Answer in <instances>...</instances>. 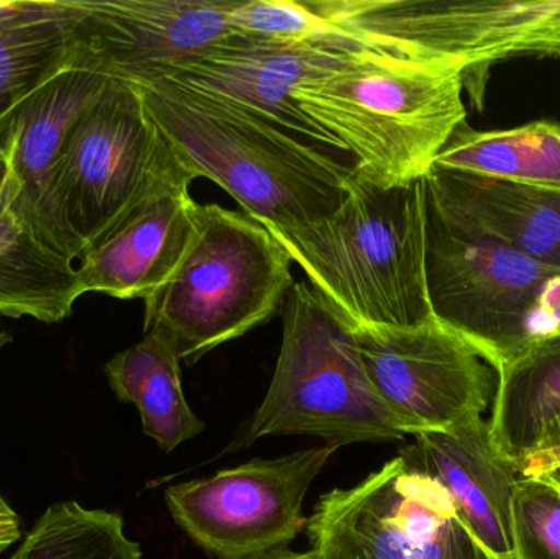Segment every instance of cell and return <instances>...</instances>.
Instances as JSON below:
<instances>
[{
    "mask_svg": "<svg viewBox=\"0 0 560 559\" xmlns=\"http://www.w3.org/2000/svg\"><path fill=\"white\" fill-rule=\"evenodd\" d=\"M131 88L186 170L222 187L272 236L312 225L345 200L352 166L323 148L180 82Z\"/></svg>",
    "mask_w": 560,
    "mask_h": 559,
    "instance_id": "cell-1",
    "label": "cell"
},
{
    "mask_svg": "<svg viewBox=\"0 0 560 559\" xmlns=\"http://www.w3.org/2000/svg\"><path fill=\"white\" fill-rule=\"evenodd\" d=\"M310 288L352 327L434 321L427 289V184L355 176L325 219L276 236Z\"/></svg>",
    "mask_w": 560,
    "mask_h": 559,
    "instance_id": "cell-2",
    "label": "cell"
},
{
    "mask_svg": "<svg viewBox=\"0 0 560 559\" xmlns=\"http://www.w3.org/2000/svg\"><path fill=\"white\" fill-rule=\"evenodd\" d=\"M464 75L441 65L355 55L296 85V105L339 150L352 173L377 186L423 179L467 120Z\"/></svg>",
    "mask_w": 560,
    "mask_h": 559,
    "instance_id": "cell-3",
    "label": "cell"
},
{
    "mask_svg": "<svg viewBox=\"0 0 560 559\" xmlns=\"http://www.w3.org/2000/svg\"><path fill=\"white\" fill-rule=\"evenodd\" d=\"M194 216L189 248L144 299V334L189 364L271 321L295 284L289 253L261 223L219 203H196Z\"/></svg>",
    "mask_w": 560,
    "mask_h": 559,
    "instance_id": "cell-4",
    "label": "cell"
},
{
    "mask_svg": "<svg viewBox=\"0 0 560 559\" xmlns=\"http://www.w3.org/2000/svg\"><path fill=\"white\" fill-rule=\"evenodd\" d=\"M282 317L275 376L249 423L246 445L271 435L318 436L336 449L404 440L369 380L354 327L308 282L293 284Z\"/></svg>",
    "mask_w": 560,
    "mask_h": 559,
    "instance_id": "cell-5",
    "label": "cell"
},
{
    "mask_svg": "<svg viewBox=\"0 0 560 559\" xmlns=\"http://www.w3.org/2000/svg\"><path fill=\"white\" fill-rule=\"evenodd\" d=\"M560 271L454 219L427 196V289L434 321L493 370L552 334Z\"/></svg>",
    "mask_w": 560,
    "mask_h": 559,
    "instance_id": "cell-6",
    "label": "cell"
},
{
    "mask_svg": "<svg viewBox=\"0 0 560 559\" xmlns=\"http://www.w3.org/2000/svg\"><path fill=\"white\" fill-rule=\"evenodd\" d=\"M194 180L140 92L115 79L69 128L55 166L59 207L84 252L151 194Z\"/></svg>",
    "mask_w": 560,
    "mask_h": 559,
    "instance_id": "cell-7",
    "label": "cell"
},
{
    "mask_svg": "<svg viewBox=\"0 0 560 559\" xmlns=\"http://www.w3.org/2000/svg\"><path fill=\"white\" fill-rule=\"evenodd\" d=\"M305 531L322 559H497L446 489L400 455L323 496Z\"/></svg>",
    "mask_w": 560,
    "mask_h": 559,
    "instance_id": "cell-8",
    "label": "cell"
},
{
    "mask_svg": "<svg viewBox=\"0 0 560 559\" xmlns=\"http://www.w3.org/2000/svg\"><path fill=\"white\" fill-rule=\"evenodd\" d=\"M336 446L253 459L197 481L171 486L174 521L210 555L248 559L285 550L305 528L303 501Z\"/></svg>",
    "mask_w": 560,
    "mask_h": 559,
    "instance_id": "cell-9",
    "label": "cell"
},
{
    "mask_svg": "<svg viewBox=\"0 0 560 559\" xmlns=\"http://www.w3.org/2000/svg\"><path fill=\"white\" fill-rule=\"evenodd\" d=\"M354 331L369 380L405 435L479 419L495 396V370L436 321Z\"/></svg>",
    "mask_w": 560,
    "mask_h": 559,
    "instance_id": "cell-10",
    "label": "cell"
},
{
    "mask_svg": "<svg viewBox=\"0 0 560 559\" xmlns=\"http://www.w3.org/2000/svg\"><path fill=\"white\" fill-rule=\"evenodd\" d=\"M238 0H71L79 61L108 79L156 81L240 35Z\"/></svg>",
    "mask_w": 560,
    "mask_h": 559,
    "instance_id": "cell-11",
    "label": "cell"
},
{
    "mask_svg": "<svg viewBox=\"0 0 560 559\" xmlns=\"http://www.w3.org/2000/svg\"><path fill=\"white\" fill-rule=\"evenodd\" d=\"M355 55L308 39L240 33L156 81H176L243 108L280 130L316 144L338 148L293 98L296 85L338 68Z\"/></svg>",
    "mask_w": 560,
    "mask_h": 559,
    "instance_id": "cell-12",
    "label": "cell"
},
{
    "mask_svg": "<svg viewBox=\"0 0 560 559\" xmlns=\"http://www.w3.org/2000/svg\"><path fill=\"white\" fill-rule=\"evenodd\" d=\"M107 75L74 61L52 75L0 124V147L20 184L16 216L30 235L52 255L79 261L84 246L69 229L55 189L62 141L79 115L102 94Z\"/></svg>",
    "mask_w": 560,
    "mask_h": 559,
    "instance_id": "cell-13",
    "label": "cell"
},
{
    "mask_svg": "<svg viewBox=\"0 0 560 559\" xmlns=\"http://www.w3.org/2000/svg\"><path fill=\"white\" fill-rule=\"evenodd\" d=\"M190 183L171 184L138 203L79 259V288L148 299L173 275L196 235Z\"/></svg>",
    "mask_w": 560,
    "mask_h": 559,
    "instance_id": "cell-14",
    "label": "cell"
},
{
    "mask_svg": "<svg viewBox=\"0 0 560 559\" xmlns=\"http://www.w3.org/2000/svg\"><path fill=\"white\" fill-rule=\"evenodd\" d=\"M400 456L440 482L477 540L497 559H516L512 504L518 469L506 462L482 417L447 432L415 435Z\"/></svg>",
    "mask_w": 560,
    "mask_h": 559,
    "instance_id": "cell-15",
    "label": "cell"
},
{
    "mask_svg": "<svg viewBox=\"0 0 560 559\" xmlns=\"http://www.w3.org/2000/svg\"><path fill=\"white\" fill-rule=\"evenodd\" d=\"M428 199L454 219L560 271V190L433 166Z\"/></svg>",
    "mask_w": 560,
    "mask_h": 559,
    "instance_id": "cell-16",
    "label": "cell"
},
{
    "mask_svg": "<svg viewBox=\"0 0 560 559\" xmlns=\"http://www.w3.org/2000/svg\"><path fill=\"white\" fill-rule=\"evenodd\" d=\"M20 184L0 147V317L56 324L81 298L74 263L43 248L16 216Z\"/></svg>",
    "mask_w": 560,
    "mask_h": 559,
    "instance_id": "cell-17",
    "label": "cell"
},
{
    "mask_svg": "<svg viewBox=\"0 0 560 559\" xmlns=\"http://www.w3.org/2000/svg\"><path fill=\"white\" fill-rule=\"evenodd\" d=\"M560 422V330L538 338L497 371L489 426L500 455L516 469L538 455Z\"/></svg>",
    "mask_w": 560,
    "mask_h": 559,
    "instance_id": "cell-18",
    "label": "cell"
},
{
    "mask_svg": "<svg viewBox=\"0 0 560 559\" xmlns=\"http://www.w3.org/2000/svg\"><path fill=\"white\" fill-rule=\"evenodd\" d=\"M74 51L71 0H0V124Z\"/></svg>",
    "mask_w": 560,
    "mask_h": 559,
    "instance_id": "cell-19",
    "label": "cell"
},
{
    "mask_svg": "<svg viewBox=\"0 0 560 559\" xmlns=\"http://www.w3.org/2000/svg\"><path fill=\"white\" fill-rule=\"evenodd\" d=\"M104 370L117 399L137 407L143 432L164 453L206 430L184 396L180 358L161 335L148 331L140 343L115 354Z\"/></svg>",
    "mask_w": 560,
    "mask_h": 559,
    "instance_id": "cell-20",
    "label": "cell"
},
{
    "mask_svg": "<svg viewBox=\"0 0 560 559\" xmlns=\"http://www.w3.org/2000/svg\"><path fill=\"white\" fill-rule=\"evenodd\" d=\"M433 166L560 190V124L542 120L480 131L463 121Z\"/></svg>",
    "mask_w": 560,
    "mask_h": 559,
    "instance_id": "cell-21",
    "label": "cell"
},
{
    "mask_svg": "<svg viewBox=\"0 0 560 559\" xmlns=\"http://www.w3.org/2000/svg\"><path fill=\"white\" fill-rule=\"evenodd\" d=\"M10 559H141L114 512L66 501L49 505Z\"/></svg>",
    "mask_w": 560,
    "mask_h": 559,
    "instance_id": "cell-22",
    "label": "cell"
},
{
    "mask_svg": "<svg viewBox=\"0 0 560 559\" xmlns=\"http://www.w3.org/2000/svg\"><path fill=\"white\" fill-rule=\"evenodd\" d=\"M516 559H560V494L520 476L512 504Z\"/></svg>",
    "mask_w": 560,
    "mask_h": 559,
    "instance_id": "cell-23",
    "label": "cell"
},
{
    "mask_svg": "<svg viewBox=\"0 0 560 559\" xmlns=\"http://www.w3.org/2000/svg\"><path fill=\"white\" fill-rule=\"evenodd\" d=\"M520 476L535 478L551 486L560 494V449L526 459L518 468Z\"/></svg>",
    "mask_w": 560,
    "mask_h": 559,
    "instance_id": "cell-24",
    "label": "cell"
},
{
    "mask_svg": "<svg viewBox=\"0 0 560 559\" xmlns=\"http://www.w3.org/2000/svg\"><path fill=\"white\" fill-rule=\"evenodd\" d=\"M23 528L19 514L13 511L12 505L0 496V555L7 548L22 540Z\"/></svg>",
    "mask_w": 560,
    "mask_h": 559,
    "instance_id": "cell-25",
    "label": "cell"
},
{
    "mask_svg": "<svg viewBox=\"0 0 560 559\" xmlns=\"http://www.w3.org/2000/svg\"><path fill=\"white\" fill-rule=\"evenodd\" d=\"M248 559H322L315 551L310 550L305 554H299V551L292 550H279L272 551V554L261 555V557L248 558Z\"/></svg>",
    "mask_w": 560,
    "mask_h": 559,
    "instance_id": "cell-26",
    "label": "cell"
},
{
    "mask_svg": "<svg viewBox=\"0 0 560 559\" xmlns=\"http://www.w3.org/2000/svg\"><path fill=\"white\" fill-rule=\"evenodd\" d=\"M12 341V337H10L9 331L0 330V350H2L5 345H9Z\"/></svg>",
    "mask_w": 560,
    "mask_h": 559,
    "instance_id": "cell-27",
    "label": "cell"
}]
</instances>
